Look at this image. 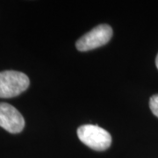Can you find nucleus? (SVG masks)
<instances>
[{
    "label": "nucleus",
    "instance_id": "nucleus-2",
    "mask_svg": "<svg viewBox=\"0 0 158 158\" xmlns=\"http://www.w3.org/2000/svg\"><path fill=\"white\" fill-rule=\"evenodd\" d=\"M30 81L26 74L6 70L0 72V98H10L19 96L29 87Z\"/></svg>",
    "mask_w": 158,
    "mask_h": 158
},
{
    "label": "nucleus",
    "instance_id": "nucleus-6",
    "mask_svg": "<svg viewBox=\"0 0 158 158\" xmlns=\"http://www.w3.org/2000/svg\"><path fill=\"white\" fill-rule=\"evenodd\" d=\"M156 67H157L158 69V55L157 56H156Z\"/></svg>",
    "mask_w": 158,
    "mask_h": 158
},
{
    "label": "nucleus",
    "instance_id": "nucleus-5",
    "mask_svg": "<svg viewBox=\"0 0 158 158\" xmlns=\"http://www.w3.org/2000/svg\"><path fill=\"white\" fill-rule=\"evenodd\" d=\"M149 107L153 114L158 118V94L153 95L149 99Z\"/></svg>",
    "mask_w": 158,
    "mask_h": 158
},
{
    "label": "nucleus",
    "instance_id": "nucleus-1",
    "mask_svg": "<svg viewBox=\"0 0 158 158\" xmlns=\"http://www.w3.org/2000/svg\"><path fill=\"white\" fill-rule=\"evenodd\" d=\"M79 140L96 151L106 150L112 144V136L106 130L97 125H84L78 127Z\"/></svg>",
    "mask_w": 158,
    "mask_h": 158
},
{
    "label": "nucleus",
    "instance_id": "nucleus-3",
    "mask_svg": "<svg viewBox=\"0 0 158 158\" xmlns=\"http://www.w3.org/2000/svg\"><path fill=\"white\" fill-rule=\"evenodd\" d=\"M113 36V29L110 26L102 24L85 34L76 42L77 49L81 52L92 50L106 45Z\"/></svg>",
    "mask_w": 158,
    "mask_h": 158
},
{
    "label": "nucleus",
    "instance_id": "nucleus-4",
    "mask_svg": "<svg viewBox=\"0 0 158 158\" xmlns=\"http://www.w3.org/2000/svg\"><path fill=\"white\" fill-rule=\"evenodd\" d=\"M0 127L11 134H19L25 127V119L14 106L0 103Z\"/></svg>",
    "mask_w": 158,
    "mask_h": 158
}]
</instances>
